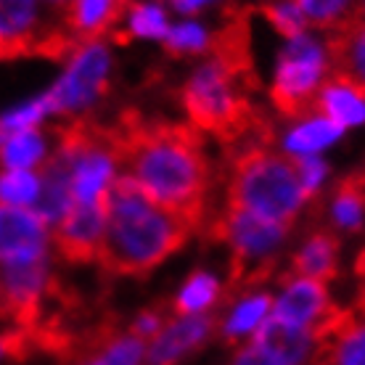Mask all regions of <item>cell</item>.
<instances>
[{
    "mask_svg": "<svg viewBox=\"0 0 365 365\" xmlns=\"http://www.w3.org/2000/svg\"><path fill=\"white\" fill-rule=\"evenodd\" d=\"M331 220L339 230L357 233L365 222V170L339 180L331 199Z\"/></svg>",
    "mask_w": 365,
    "mask_h": 365,
    "instance_id": "44dd1931",
    "label": "cell"
},
{
    "mask_svg": "<svg viewBox=\"0 0 365 365\" xmlns=\"http://www.w3.org/2000/svg\"><path fill=\"white\" fill-rule=\"evenodd\" d=\"M69 365H146V341L130 329L103 323L74 344Z\"/></svg>",
    "mask_w": 365,
    "mask_h": 365,
    "instance_id": "4fadbf2b",
    "label": "cell"
},
{
    "mask_svg": "<svg viewBox=\"0 0 365 365\" xmlns=\"http://www.w3.org/2000/svg\"><path fill=\"white\" fill-rule=\"evenodd\" d=\"M292 225L270 222L252 212L222 207L204 225V236L210 241H222L230 247V283L228 294L241 286H259L275 267V249L289 236ZM222 294V297H228Z\"/></svg>",
    "mask_w": 365,
    "mask_h": 365,
    "instance_id": "5b68a950",
    "label": "cell"
},
{
    "mask_svg": "<svg viewBox=\"0 0 365 365\" xmlns=\"http://www.w3.org/2000/svg\"><path fill=\"white\" fill-rule=\"evenodd\" d=\"M222 294H220V283L210 273H193L188 281L182 283L173 302L175 315H204V312H215V304H220Z\"/></svg>",
    "mask_w": 365,
    "mask_h": 365,
    "instance_id": "603a6c76",
    "label": "cell"
},
{
    "mask_svg": "<svg viewBox=\"0 0 365 365\" xmlns=\"http://www.w3.org/2000/svg\"><path fill=\"white\" fill-rule=\"evenodd\" d=\"M210 0H182L180 6H178V11H182V14H196L199 9H204Z\"/></svg>",
    "mask_w": 365,
    "mask_h": 365,
    "instance_id": "e575fe53",
    "label": "cell"
},
{
    "mask_svg": "<svg viewBox=\"0 0 365 365\" xmlns=\"http://www.w3.org/2000/svg\"><path fill=\"white\" fill-rule=\"evenodd\" d=\"M329 77L326 48L312 37L302 35L289 40L278 56V69L270 88V101L286 119H310L320 88Z\"/></svg>",
    "mask_w": 365,
    "mask_h": 365,
    "instance_id": "52a82bcc",
    "label": "cell"
},
{
    "mask_svg": "<svg viewBox=\"0 0 365 365\" xmlns=\"http://www.w3.org/2000/svg\"><path fill=\"white\" fill-rule=\"evenodd\" d=\"M83 46L61 21H46L40 0H0V61H69Z\"/></svg>",
    "mask_w": 365,
    "mask_h": 365,
    "instance_id": "8992f818",
    "label": "cell"
},
{
    "mask_svg": "<svg viewBox=\"0 0 365 365\" xmlns=\"http://www.w3.org/2000/svg\"><path fill=\"white\" fill-rule=\"evenodd\" d=\"M109 51L98 43H88L69 58L61 80L46 93L51 114H72L77 109L91 106L109 88Z\"/></svg>",
    "mask_w": 365,
    "mask_h": 365,
    "instance_id": "ba28073f",
    "label": "cell"
},
{
    "mask_svg": "<svg viewBox=\"0 0 365 365\" xmlns=\"http://www.w3.org/2000/svg\"><path fill=\"white\" fill-rule=\"evenodd\" d=\"M273 297L265 292H252L241 302H236L225 318H220V336L225 344H247L255 336V331L270 318L273 312Z\"/></svg>",
    "mask_w": 365,
    "mask_h": 365,
    "instance_id": "d6986e66",
    "label": "cell"
},
{
    "mask_svg": "<svg viewBox=\"0 0 365 365\" xmlns=\"http://www.w3.org/2000/svg\"><path fill=\"white\" fill-rule=\"evenodd\" d=\"M130 6L133 0H74L64 16V27L85 46L98 43L128 14Z\"/></svg>",
    "mask_w": 365,
    "mask_h": 365,
    "instance_id": "2e32d148",
    "label": "cell"
},
{
    "mask_svg": "<svg viewBox=\"0 0 365 365\" xmlns=\"http://www.w3.org/2000/svg\"><path fill=\"white\" fill-rule=\"evenodd\" d=\"M117 138V165L128 167V178L148 199L180 215L199 230L207 220L215 170L204 148V138L191 122L146 119L125 109L111 125Z\"/></svg>",
    "mask_w": 365,
    "mask_h": 365,
    "instance_id": "6da1fadb",
    "label": "cell"
},
{
    "mask_svg": "<svg viewBox=\"0 0 365 365\" xmlns=\"http://www.w3.org/2000/svg\"><path fill=\"white\" fill-rule=\"evenodd\" d=\"M286 278H310L329 283L339 275V236L331 230H315L294 255Z\"/></svg>",
    "mask_w": 365,
    "mask_h": 365,
    "instance_id": "e0dca14e",
    "label": "cell"
},
{
    "mask_svg": "<svg viewBox=\"0 0 365 365\" xmlns=\"http://www.w3.org/2000/svg\"><path fill=\"white\" fill-rule=\"evenodd\" d=\"M40 196L37 170H3L0 173V201L11 207H35Z\"/></svg>",
    "mask_w": 365,
    "mask_h": 365,
    "instance_id": "d4e9b609",
    "label": "cell"
},
{
    "mask_svg": "<svg viewBox=\"0 0 365 365\" xmlns=\"http://www.w3.org/2000/svg\"><path fill=\"white\" fill-rule=\"evenodd\" d=\"M130 29L117 35L119 43H128V37H154V40H165L170 32L167 24V14L162 6L156 3H133L130 6Z\"/></svg>",
    "mask_w": 365,
    "mask_h": 365,
    "instance_id": "484cf974",
    "label": "cell"
},
{
    "mask_svg": "<svg viewBox=\"0 0 365 365\" xmlns=\"http://www.w3.org/2000/svg\"><path fill=\"white\" fill-rule=\"evenodd\" d=\"M312 117H323L339 125V128H357L365 122V101L355 91H349L347 85L336 83L334 77H326V83L320 88L315 98Z\"/></svg>",
    "mask_w": 365,
    "mask_h": 365,
    "instance_id": "ffe728a7",
    "label": "cell"
},
{
    "mask_svg": "<svg viewBox=\"0 0 365 365\" xmlns=\"http://www.w3.org/2000/svg\"><path fill=\"white\" fill-rule=\"evenodd\" d=\"M278 281L283 286V294L273 302L270 315L283 323L312 331L318 339H323L344 318L347 310L331 299L326 283L310 281V278H286V275H281Z\"/></svg>",
    "mask_w": 365,
    "mask_h": 365,
    "instance_id": "9c48e42d",
    "label": "cell"
},
{
    "mask_svg": "<svg viewBox=\"0 0 365 365\" xmlns=\"http://www.w3.org/2000/svg\"><path fill=\"white\" fill-rule=\"evenodd\" d=\"M225 154L230 156L225 204L294 228L304 201L297 156L273 148L270 119L262 114L255 130L236 146L225 148Z\"/></svg>",
    "mask_w": 365,
    "mask_h": 365,
    "instance_id": "3957f363",
    "label": "cell"
},
{
    "mask_svg": "<svg viewBox=\"0 0 365 365\" xmlns=\"http://www.w3.org/2000/svg\"><path fill=\"white\" fill-rule=\"evenodd\" d=\"M341 135V128L329 122L323 117H310L304 119L302 125L283 138V146H286V154L292 156H304V154H315L320 148L331 146L336 138Z\"/></svg>",
    "mask_w": 365,
    "mask_h": 365,
    "instance_id": "cb8c5ba5",
    "label": "cell"
},
{
    "mask_svg": "<svg viewBox=\"0 0 365 365\" xmlns=\"http://www.w3.org/2000/svg\"><path fill=\"white\" fill-rule=\"evenodd\" d=\"M46 162V138L40 130H21L0 140L3 170H32Z\"/></svg>",
    "mask_w": 365,
    "mask_h": 365,
    "instance_id": "7402d4cb",
    "label": "cell"
},
{
    "mask_svg": "<svg viewBox=\"0 0 365 365\" xmlns=\"http://www.w3.org/2000/svg\"><path fill=\"white\" fill-rule=\"evenodd\" d=\"M43 6H46L51 14H53V19L56 21H61L64 24V16H66V11L72 9V3L74 0H40Z\"/></svg>",
    "mask_w": 365,
    "mask_h": 365,
    "instance_id": "836d02e7",
    "label": "cell"
},
{
    "mask_svg": "<svg viewBox=\"0 0 365 365\" xmlns=\"http://www.w3.org/2000/svg\"><path fill=\"white\" fill-rule=\"evenodd\" d=\"M162 46L170 56L178 58H188V56H204L210 48V35L207 29L196 24V21H182L178 27H170V32L165 35Z\"/></svg>",
    "mask_w": 365,
    "mask_h": 365,
    "instance_id": "4316f807",
    "label": "cell"
},
{
    "mask_svg": "<svg viewBox=\"0 0 365 365\" xmlns=\"http://www.w3.org/2000/svg\"><path fill=\"white\" fill-rule=\"evenodd\" d=\"M173 315H175L173 307H165L162 302H159V304H151V307H146V310L138 312L135 320L130 323V331H133L135 336H140L148 344V341H151L159 331L165 329V323L173 318Z\"/></svg>",
    "mask_w": 365,
    "mask_h": 365,
    "instance_id": "f546056e",
    "label": "cell"
},
{
    "mask_svg": "<svg viewBox=\"0 0 365 365\" xmlns=\"http://www.w3.org/2000/svg\"><path fill=\"white\" fill-rule=\"evenodd\" d=\"M329 77L347 85L365 101V21L347 16L341 24L329 29L326 40Z\"/></svg>",
    "mask_w": 365,
    "mask_h": 365,
    "instance_id": "5bb4252c",
    "label": "cell"
},
{
    "mask_svg": "<svg viewBox=\"0 0 365 365\" xmlns=\"http://www.w3.org/2000/svg\"><path fill=\"white\" fill-rule=\"evenodd\" d=\"M257 88L259 77H247L217 58H207L180 88V103L193 128L215 135L222 148H230L247 138L262 117L249 98Z\"/></svg>",
    "mask_w": 365,
    "mask_h": 365,
    "instance_id": "277c9868",
    "label": "cell"
},
{
    "mask_svg": "<svg viewBox=\"0 0 365 365\" xmlns=\"http://www.w3.org/2000/svg\"><path fill=\"white\" fill-rule=\"evenodd\" d=\"M259 14L278 29V35H283L286 40L302 37L307 29V21L302 16V11L294 6L292 0H275V3H262Z\"/></svg>",
    "mask_w": 365,
    "mask_h": 365,
    "instance_id": "f1b7e54d",
    "label": "cell"
},
{
    "mask_svg": "<svg viewBox=\"0 0 365 365\" xmlns=\"http://www.w3.org/2000/svg\"><path fill=\"white\" fill-rule=\"evenodd\" d=\"M106 215H109V196L93 204H72L64 217L51 228V244L56 255L72 265L96 262L106 230Z\"/></svg>",
    "mask_w": 365,
    "mask_h": 365,
    "instance_id": "30bf717a",
    "label": "cell"
},
{
    "mask_svg": "<svg viewBox=\"0 0 365 365\" xmlns=\"http://www.w3.org/2000/svg\"><path fill=\"white\" fill-rule=\"evenodd\" d=\"M51 228L35 210L0 201V265H24L48 257Z\"/></svg>",
    "mask_w": 365,
    "mask_h": 365,
    "instance_id": "7c38bea8",
    "label": "cell"
},
{
    "mask_svg": "<svg viewBox=\"0 0 365 365\" xmlns=\"http://www.w3.org/2000/svg\"><path fill=\"white\" fill-rule=\"evenodd\" d=\"M230 365H283V363H278L273 355H267L265 349H259L257 344L247 341V344H238Z\"/></svg>",
    "mask_w": 365,
    "mask_h": 365,
    "instance_id": "1f68e13d",
    "label": "cell"
},
{
    "mask_svg": "<svg viewBox=\"0 0 365 365\" xmlns=\"http://www.w3.org/2000/svg\"><path fill=\"white\" fill-rule=\"evenodd\" d=\"M193 230L191 222L154 204L133 178L122 175L111 182L106 230L96 262L117 278H146L188 244Z\"/></svg>",
    "mask_w": 365,
    "mask_h": 365,
    "instance_id": "7a4b0ae2",
    "label": "cell"
},
{
    "mask_svg": "<svg viewBox=\"0 0 365 365\" xmlns=\"http://www.w3.org/2000/svg\"><path fill=\"white\" fill-rule=\"evenodd\" d=\"M355 275H357V297H355V312L365 320V249L355 259Z\"/></svg>",
    "mask_w": 365,
    "mask_h": 365,
    "instance_id": "d6a6232c",
    "label": "cell"
},
{
    "mask_svg": "<svg viewBox=\"0 0 365 365\" xmlns=\"http://www.w3.org/2000/svg\"><path fill=\"white\" fill-rule=\"evenodd\" d=\"M297 173H299L302 196L310 199V196L318 193V185L326 178V165L315 154H304V156H297Z\"/></svg>",
    "mask_w": 365,
    "mask_h": 365,
    "instance_id": "4dcf8cb0",
    "label": "cell"
},
{
    "mask_svg": "<svg viewBox=\"0 0 365 365\" xmlns=\"http://www.w3.org/2000/svg\"><path fill=\"white\" fill-rule=\"evenodd\" d=\"M302 11L307 24L320 29H334L347 16H352L355 0H292Z\"/></svg>",
    "mask_w": 365,
    "mask_h": 365,
    "instance_id": "83f0119b",
    "label": "cell"
},
{
    "mask_svg": "<svg viewBox=\"0 0 365 365\" xmlns=\"http://www.w3.org/2000/svg\"><path fill=\"white\" fill-rule=\"evenodd\" d=\"M318 365H365V320L355 310L320 339Z\"/></svg>",
    "mask_w": 365,
    "mask_h": 365,
    "instance_id": "ac0fdd59",
    "label": "cell"
},
{
    "mask_svg": "<svg viewBox=\"0 0 365 365\" xmlns=\"http://www.w3.org/2000/svg\"><path fill=\"white\" fill-rule=\"evenodd\" d=\"M249 341L283 365H318L320 360V339L312 331L283 323L275 315H270Z\"/></svg>",
    "mask_w": 365,
    "mask_h": 365,
    "instance_id": "9a60e30c",
    "label": "cell"
},
{
    "mask_svg": "<svg viewBox=\"0 0 365 365\" xmlns=\"http://www.w3.org/2000/svg\"><path fill=\"white\" fill-rule=\"evenodd\" d=\"M217 312L204 315H173L146 344V365H180L210 344L217 334Z\"/></svg>",
    "mask_w": 365,
    "mask_h": 365,
    "instance_id": "8fae6325",
    "label": "cell"
}]
</instances>
